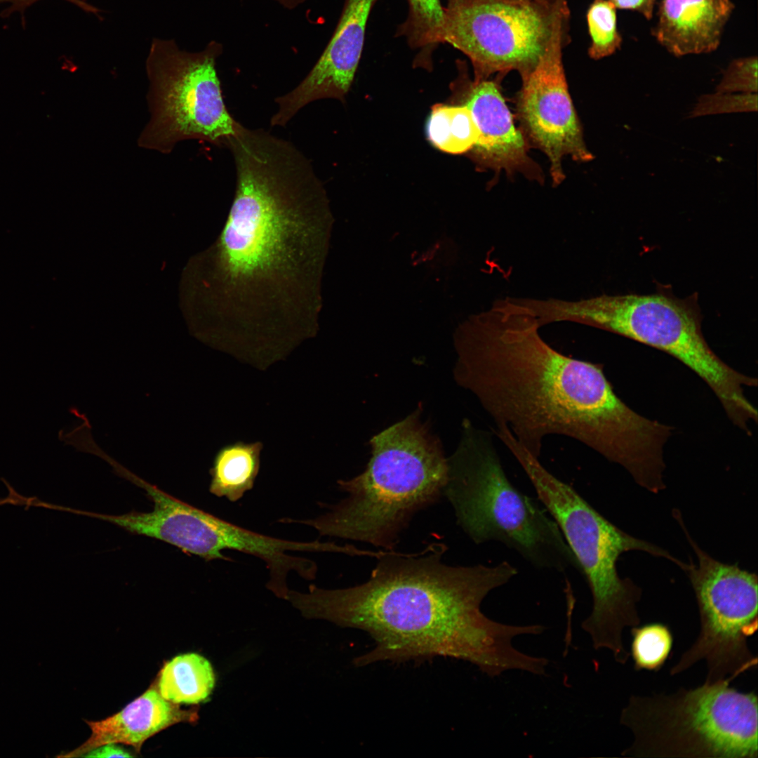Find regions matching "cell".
Segmentation results:
<instances>
[{
  "mask_svg": "<svg viewBox=\"0 0 758 758\" xmlns=\"http://www.w3.org/2000/svg\"><path fill=\"white\" fill-rule=\"evenodd\" d=\"M540 328L510 298L496 300L456 333V381L533 456L547 436H565L620 465L639 485L654 481L672 428L631 409L601 364L558 352Z\"/></svg>",
  "mask_w": 758,
  "mask_h": 758,
  "instance_id": "obj_1",
  "label": "cell"
},
{
  "mask_svg": "<svg viewBox=\"0 0 758 758\" xmlns=\"http://www.w3.org/2000/svg\"><path fill=\"white\" fill-rule=\"evenodd\" d=\"M446 549L432 543L415 554L380 552L364 583L333 590L310 585L307 592L290 590L287 601L306 618L367 632L375 646L354 659L357 667L439 656L467 661L491 678L512 670L533 672L537 658L512 641L540 634L543 627L499 623L480 609L489 592L507 583L517 569L507 561L449 566L441 561Z\"/></svg>",
  "mask_w": 758,
  "mask_h": 758,
  "instance_id": "obj_2",
  "label": "cell"
},
{
  "mask_svg": "<svg viewBox=\"0 0 758 758\" xmlns=\"http://www.w3.org/2000/svg\"><path fill=\"white\" fill-rule=\"evenodd\" d=\"M420 408L372 437L365 470L339 480L347 497L317 517L300 523L320 536L350 539L392 550L418 511L443 494L448 461L437 439L420 420Z\"/></svg>",
  "mask_w": 758,
  "mask_h": 758,
  "instance_id": "obj_3",
  "label": "cell"
},
{
  "mask_svg": "<svg viewBox=\"0 0 758 758\" xmlns=\"http://www.w3.org/2000/svg\"><path fill=\"white\" fill-rule=\"evenodd\" d=\"M508 449L559 526L587 582L593 605L581 628L590 636L594 649H607L617 663L625 664L630 653L623 642V631L639 625L637 604L641 590L630 578L619 576L616 566L619 557L625 552L640 550L669 559L682 570L687 563L615 526L518 441H511Z\"/></svg>",
  "mask_w": 758,
  "mask_h": 758,
  "instance_id": "obj_4",
  "label": "cell"
},
{
  "mask_svg": "<svg viewBox=\"0 0 758 758\" xmlns=\"http://www.w3.org/2000/svg\"><path fill=\"white\" fill-rule=\"evenodd\" d=\"M459 444L447 459L444 495L458 525L479 545L497 541L541 569L580 572L559 526L537 501L510 481L493 432L463 421Z\"/></svg>",
  "mask_w": 758,
  "mask_h": 758,
  "instance_id": "obj_5",
  "label": "cell"
},
{
  "mask_svg": "<svg viewBox=\"0 0 758 758\" xmlns=\"http://www.w3.org/2000/svg\"><path fill=\"white\" fill-rule=\"evenodd\" d=\"M697 293L681 299L670 292L602 295L566 300L543 299L538 313L545 324L569 321L598 328L664 351L694 371L712 389L733 424L754 415L745 395L757 380L724 362L701 330Z\"/></svg>",
  "mask_w": 758,
  "mask_h": 758,
  "instance_id": "obj_6",
  "label": "cell"
},
{
  "mask_svg": "<svg viewBox=\"0 0 758 758\" xmlns=\"http://www.w3.org/2000/svg\"><path fill=\"white\" fill-rule=\"evenodd\" d=\"M729 679L674 693L632 696L620 722L633 735L623 756L757 758V696Z\"/></svg>",
  "mask_w": 758,
  "mask_h": 758,
  "instance_id": "obj_7",
  "label": "cell"
},
{
  "mask_svg": "<svg viewBox=\"0 0 758 758\" xmlns=\"http://www.w3.org/2000/svg\"><path fill=\"white\" fill-rule=\"evenodd\" d=\"M222 50L215 41L188 52L173 39H152L145 62L150 117L138 139L140 147L169 154L188 140L226 146L239 122L227 109L217 74Z\"/></svg>",
  "mask_w": 758,
  "mask_h": 758,
  "instance_id": "obj_8",
  "label": "cell"
},
{
  "mask_svg": "<svg viewBox=\"0 0 758 758\" xmlns=\"http://www.w3.org/2000/svg\"><path fill=\"white\" fill-rule=\"evenodd\" d=\"M567 0H447L442 44L470 60L475 80L531 72L558 39L569 37Z\"/></svg>",
  "mask_w": 758,
  "mask_h": 758,
  "instance_id": "obj_9",
  "label": "cell"
},
{
  "mask_svg": "<svg viewBox=\"0 0 758 758\" xmlns=\"http://www.w3.org/2000/svg\"><path fill=\"white\" fill-rule=\"evenodd\" d=\"M674 517L698 557L684 570L695 592L700 618L696 641L671 669L679 674L701 660L707 663L705 683L731 681L756 667L757 658L747 639L757 630V576L737 564L717 561L703 550Z\"/></svg>",
  "mask_w": 758,
  "mask_h": 758,
  "instance_id": "obj_10",
  "label": "cell"
},
{
  "mask_svg": "<svg viewBox=\"0 0 758 758\" xmlns=\"http://www.w3.org/2000/svg\"><path fill=\"white\" fill-rule=\"evenodd\" d=\"M569 41V37L556 41L535 67L521 77L517 102L521 131L548 158L554 186L565 179V157L580 162L594 159L585 143L565 76L562 50Z\"/></svg>",
  "mask_w": 758,
  "mask_h": 758,
  "instance_id": "obj_11",
  "label": "cell"
},
{
  "mask_svg": "<svg viewBox=\"0 0 758 758\" xmlns=\"http://www.w3.org/2000/svg\"><path fill=\"white\" fill-rule=\"evenodd\" d=\"M378 0H345L338 25L317 62L292 91L275 99L272 126H285L306 105L323 98L343 102L361 56L369 15Z\"/></svg>",
  "mask_w": 758,
  "mask_h": 758,
  "instance_id": "obj_12",
  "label": "cell"
},
{
  "mask_svg": "<svg viewBox=\"0 0 758 758\" xmlns=\"http://www.w3.org/2000/svg\"><path fill=\"white\" fill-rule=\"evenodd\" d=\"M459 76L454 85L464 90L460 105L471 111L480 132L475 145L469 152L479 168L496 174L517 173L531 180L542 181L539 166L530 158L527 144L521 131L514 126L512 115L497 84L492 80L469 79L465 62L457 61Z\"/></svg>",
  "mask_w": 758,
  "mask_h": 758,
  "instance_id": "obj_13",
  "label": "cell"
},
{
  "mask_svg": "<svg viewBox=\"0 0 758 758\" xmlns=\"http://www.w3.org/2000/svg\"><path fill=\"white\" fill-rule=\"evenodd\" d=\"M731 0H660L651 35L670 53H709L720 45L733 10Z\"/></svg>",
  "mask_w": 758,
  "mask_h": 758,
  "instance_id": "obj_14",
  "label": "cell"
},
{
  "mask_svg": "<svg viewBox=\"0 0 758 758\" xmlns=\"http://www.w3.org/2000/svg\"><path fill=\"white\" fill-rule=\"evenodd\" d=\"M196 709L183 710L165 700L156 681L140 696L117 714L101 721H86L91 729L89 738L75 750L58 757H83L107 743H123L140 752L143 743L159 731L180 722H195Z\"/></svg>",
  "mask_w": 758,
  "mask_h": 758,
  "instance_id": "obj_15",
  "label": "cell"
},
{
  "mask_svg": "<svg viewBox=\"0 0 758 758\" xmlns=\"http://www.w3.org/2000/svg\"><path fill=\"white\" fill-rule=\"evenodd\" d=\"M262 446L260 441H237L220 448L209 471L210 493L236 502L251 490L259 473Z\"/></svg>",
  "mask_w": 758,
  "mask_h": 758,
  "instance_id": "obj_16",
  "label": "cell"
},
{
  "mask_svg": "<svg viewBox=\"0 0 758 758\" xmlns=\"http://www.w3.org/2000/svg\"><path fill=\"white\" fill-rule=\"evenodd\" d=\"M155 681L165 700L175 704H198L208 699L215 678L207 659L189 653L166 663Z\"/></svg>",
  "mask_w": 758,
  "mask_h": 758,
  "instance_id": "obj_17",
  "label": "cell"
},
{
  "mask_svg": "<svg viewBox=\"0 0 758 758\" xmlns=\"http://www.w3.org/2000/svg\"><path fill=\"white\" fill-rule=\"evenodd\" d=\"M426 134L434 147L456 154L472 149L480 132L466 105L436 104L432 106L427 121Z\"/></svg>",
  "mask_w": 758,
  "mask_h": 758,
  "instance_id": "obj_18",
  "label": "cell"
},
{
  "mask_svg": "<svg viewBox=\"0 0 758 758\" xmlns=\"http://www.w3.org/2000/svg\"><path fill=\"white\" fill-rule=\"evenodd\" d=\"M406 1L408 15L395 36H404L409 46L418 51L414 66L431 69L433 52L442 44L444 6L440 0Z\"/></svg>",
  "mask_w": 758,
  "mask_h": 758,
  "instance_id": "obj_19",
  "label": "cell"
},
{
  "mask_svg": "<svg viewBox=\"0 0 758 758\" xmlns=\"http://www.w3.org/2000/svg\"><path fill=\"white\" fill-rule=\"evenodd\" d=\"M631 656L636 670L657 672L671 652L673 636L669 627L661 623L637 625L631 630Z\"/></svg>",
  "mask_w": 758,
  "mask_h": 758,
  "instance_id": "obj_20",
  "label": "cell"
},
{
  "mask_svg": "<svg viewBox=\"0 0 758 758\" xmlns=\"http://www.w3.org/2000/svg\"><path fill=\"white\" fill-rule=\"evenodd\" d=\"M590 45L588 55L597 60L614 54L621 47L616 7L609 0H593L586 12Z\"/></svg>",
  "mask_w": 758,
  "mask_h": 758,
  "instance_id": "obj_21",
  "label": "cell"
},
{
  "mask_svg": "<svg viewBox=\"0 0 758 758\" xmlns=\"http://www.w3.org/2000/svg\"><path fill=\"white\" fill-rule=\"evenodd\" d=\"M757 93H717L701 95L689 112L688 118L738 112H756Z\"/></svg>",
  "mask_w": 758,
  "mask_h": 758,
  "instance_id": "obj_22",
  "label": "cell"
},
{
  "mask_svg": "<svg viewBox=\"0 0 758 758\" xmlns=\"http://www.w3.org/2000/svg\"><path fill=\"white\" fill-rule=\"evenodd\" d=\"M757 57L739 58L732 60L722 74L715 92L747 93L757 92Z\"/></svg>",
  "mask_w": 758,
  "mask_h": 758,
  "instance_id": "obj_23",
  "label": "cell"
},
{
  "mask_svg": "<svg viewBox=\"0 0 758 758\" xmlns=\"http://www.w3.org/2000/svg\"><path fill=\"white\" fill-rule=\"evenodd\" d=\"M40 0H0V4H6V8L4 11L6 14H11L13 12L22 13L25 9L36 1ZM70 4L75 5L84 11L95 15H98L100 12L97 7L88 3L86 0H64Z\"/></svg>",
  "mask_w": 758,
  "mask_h": 758,
  "instance_id": "obj_24",
  "label": "cell"
},
{
  "mask_svg": "<svg viewBox=\"0 0 758 758\" xmlns=\"http://www.w3.org/2000/svg\"><path fill=\"white\" fill-rule=\"evenodd\" d=\"M618 9L630 10L640 13L649 20L653 17L657 0H609Z\"/></svg>",
  "mask_w": 758,
  "mask_h": 758,
  "instance_id": "obj_25",
  "label": "cell"
},
{
  "mask_svg": "<svg viewBox=\"0 0 758 758\" xmlns=\"http://www.w3.org/2000/svg\"><path fill=\"white\" fill-rule=\"evenodd\" d=\"M107 743L98 746L86 753L84 757H133L128 751L116 745Z\"/></svg>",
  "mask_w": 758,
  "mask_h": 758,
  "instance_id": "obj_26",
  "label": "cell"
},
{
  "mask_svg": "<svg viewBox=\"0 0 758 758\" xmlns=\"http://www.w3.org/2000/svg\"><path fill=\"white\" fill-rule=\"evenodd\" d=\"M288 9H293L307 0H274Z\"/></svg>",
  "mask_w": 758,
  "mask_h": 758,
  "instance_id": "obj_27",
  "label": "cell"
}]
</instances>
